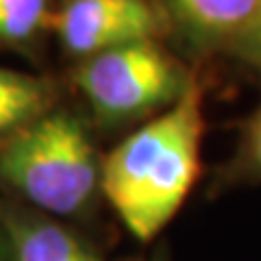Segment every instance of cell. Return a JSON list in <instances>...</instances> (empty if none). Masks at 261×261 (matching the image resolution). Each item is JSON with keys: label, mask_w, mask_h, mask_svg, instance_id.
<instances>
[{"label": "cell", "mask_w": 261, "mask_h": 261, "mask_svg": "<svg viewBox=\"0 0 261 261\" xmlns=\"http://www.w3.org/2000/svg\"><path fill=\"white\" fill-rule=\"evenodd\" d=\"M231 53L244 63L261 70V0H257L255 13H252L248 27L238 37V42L231 46Z\"/></svg>", "instance_id": "obj_10"}, {"label": "cell", "mask_w": 261, "mask_h": 261, "mask_svg": "<svg viewBox=\"0 0 261 261\" xmlns=\"http://www.w3.org/2000/svg\"><path fill=\"white\" fill-rule=\"evenodd\" d=\"M192 76L159 39H146L87 57L74 81L96 120L116 126L172 107Z\"/></svg>", "instance_id": "obj_3"}, {"label": "cell", "mask_w": 261, "mask_h": 261, "mask_svg": "<svg viewBox=\"0 0 261 261\" xmlns=\"http://www.w3.org/2000/svg\"><path fill=\"white\" fill-rule=\"evenodd\" d=\"M63 48L76 57H94L118 46L159 39L168 15L152 0H65L50 15Z\"/></svg>", "instance_id": "obj_4"}, {"label": "cell", "mask_w": 261, "mask_h": 261, "mask_svg": "<svg viewBox=\"0 0 261 261\" xmlns=\"http://www.w3.org/2000/svg\"><path fill=\"white\" fill-rule=\"evenodd\" d=\"M202 100L205 89L194 74L172 107L144 122L100 163V194L135 240L157 238L198 181Z\"/></svg>", "instance_id": "obj_1"}, {"label": "cell", "mask_w": 261, "mask_h": 261, "mask_svg": "<svg viewBox=\"0 0 261 261\" xmlns=\"http://www.w3.org/2000/svg\"><path fill=\"white\" fill-rule=\"evenodd\" d=\"M218 190L238 185H261V100L240 124L233 157L218 168Z\"/></svg>", "instance_id": "obj_8"}, {"label": "cell", "mask_w": 261, "mask_h": 261, "mask_svg": "<svg viewBox=\"0 0 261 261\" xmlns=\"http://www.w3.org/2000/svg\"><path fill=\"white\" fill-rule=\"evenodd\" d=\"M48 0H0V42L24 44L50 27Z\"/></svg>", "instance_id": "obj_9"}, {"label": "cell", "mask_w": 261, "mask_h": 261, "mask_svg": "<svg viewBox=\"0 0 261 261\" xmlns=\"http://www.w3.org/2000/svg\"><path fill=\"white\" fill-rule=\"evenodd\" d=\"M0 261H9V257H7V252H5L3 242H0Z\"/></svg>", "instance_id": "obj_12"}, {"label": "cell", "mask_w": 261, "mask_h": 261, "mask_svg": "<svg viewBox=\"0 0 261 261\" xmlns=\"http://www.w3.org/2000/svg\"><path fill=\"white\" fill-rule=\"evenodd\" d=\"M0 242L9 261H105L50 216L13 207L0 209Z\"/></svg>", "instance_id": "obj_5"}, {"label": "cell", "mask_w": 261, "mask_h": 261, "mask_svg": "<svg viewBox=\"0 0 261 261\" xmlns=\"http://www.w3.org/2000/svg\"><path fill=\"white\" fill-rule=\"evenodd\" d=\"M53 105L50 81L0 65V146L50 113Z\"/></svg>", "instance_id": "obj_7"}, {"label": "cell", "mask_w": 261, "mask_h": 261, "mask_svg": "<svg viewBox=\"0 0 261 261\" xmlns=\"http://www.w3.org/2000/svg\"><path fill=\"white\" fill-rule=\"evenodd\" d=\"M100 163L83 122L50 111L0 146V181L44 216H79L100 192Z\"/></svg>", "instance_id": "obj_2"}, {"label": "cell", "mask_w": 261, "mask_h": 261, "mask_svg": "<svg viewBox=\"0 0 261 261\" xmlns=\"http://www.w3.org/2000/svg\"><path fill=\"white\" fill-rule=\"evenodd\" d=\"M150 261H170V259H168V255H166V252L161 250V252H157V255H154Z\"/></svg>", "instance_id": "obj_11"}, {"label": "cell", "mask_w": 261, "mask_h": 261, "mask_svg": "<svg viewBox=\"0 0 261 261\" xmlns=\"http://www.w3.org/2000/svg\"><path fill=\"white\" fill-rule=\"evenodd\" d=\"M168 11L198 48H228L248 27L257 0H166Z\"/></svg>", "instance_id": "obj_6"}]
</instances>
